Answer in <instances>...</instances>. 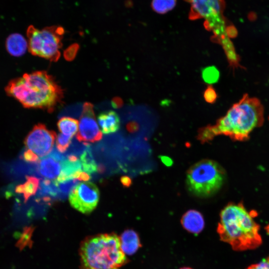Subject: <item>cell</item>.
I'll use <instances>...</instances> for the list:
<instances>
[{"instance_id":"1","label":"cell","mask_w":269,"mask_h":269,"mask_svg":"<svg viewBox=\"0 0 269 269\" xmlns=\"http://www.w3.org/2000/svg\"><path fill=\"white\" fill-rule=\"evenodd\" d=\"M264 112L260 101L245 94L215 125L203 130L199 138L205 141L218 135H225L233 140H245L253 130L262 125Z\"/></svg>"},{"instance_id":"2","label":"cell","mask_w":269,"mask_h":269,"mask_svg":"<svg viewBox=\"0 0 269 269\" xmlns=\"http://www.w3.org/2000/svg\"><path fill=\"white\" fill-rule=\"evenodd\" d=\"M5 91L26 108L41 109L49 112H53L63 98L61 87L45 71L25 73L13 79Z\"/></svg>"},{"instance_id":"3","label":"cell","mask_w":269,"mask_h":269,"mask_svg":"<svg viewBox=\"0 0 269 269\" xmlns=\"http://www.w3.org/2000/svg\"><path fill=\"white\" fill-rule=\"evenodd\" d=\"M217 232L236 251L254 249L262 243L259 226L241 204H230L221 211Z\"/></svg>"},{"instance_id":"4","label":"cell","mask_w":269,"mask_h":269,"mask_svg":"<svg viewBox=\"0 0 269 269\" xmlns=\"http://www.w3.org/2000/svg\"><path fill=\"white\" fill-rule=\"evenodd\" d=\"M80 255L84 269H118L127 261L120 237L113 233L87 238L82 243Z\"/></svg>"},{"instance_id":"5","label":"cell","mask_w":269,"mask_h":269,"mask_svg":"<svg viewBox=\"0 0 269 269\" xmlns=\"http://www.w3.org/2000/svg\"><path fill=\"white\" fill-rule=\"evenodd\" d=\"M225 178V171L218 163L205 159L195 163L188 170L186 184L193 195L208 197L221 189Z\"/></svg>"},{"instance_id":"6","label":"cell","mask_w":269,"mask_h":269,"mask_svg":"<svg viewBox=\"0 0 269 269\" xmlns=\"http://www.w3.org/2000/svg\"><path fill=\"white\" fill-rule=\"evenodd\" d=\"M184 0L190 5L189 19H204L205 28L212 31L223 44L230 41L228 37V30L231 26H226L223 15L225 7L223 0Z\"/></svg>"},{"instance_id":"7","label":"cell","mask_w":269,"mask_h":269,"mask_svg":"<svg viewBox=\"0 0 269 269\" xmlns=\"http://www.w3.org/2000/svg\"><path fill=\"white\" fill-rule=\"evenodd\" d=\"M64 33L60 26H47L40 30L29 25L26 30L28 49L34 56L56 62L60 56Z\"/></svg>"},{"instance_id":"8","label":"cell","mask_w":269,"mask_h":269,"mask_svg":"<svg viewBox=\"0 0 269 269\" xmlns=\"http://www.w3.org/2000/svg\"><path fill=\"white\" fill-rule=\"evenodd\" d=\"M100 198L98 188L93 183H79L69 194L70 205L83 214H89L97 207Z\"/></svg>"},{"instance_id":"9","label":"cell","mask_w":269,"mask_h":269,"mask_svg":"<svg viewBox=\"0 0 269 269\" xmlns=\"http://www.w3.org/2000/svg\"><path fill=\"white\" fill-rule=\"evenodd\" d=\"M56 134L47 129L42 124L35 125L24 140L27 149H29L38 157L46 156L52 150Z\"/></svg>"},{"instance_id":"10","label":"cell","mask_w":269,"mask_h":269,"mask_svg":"<svg viewBox=\"0 0 269 269\" xmlns=\"http://www.w3.org/2000/svg\"><path fill=\"white\" fill-rule=\"evenodd\" d=\"M76 137L79 141L90 142L98 141L102 137L96 120L93 105L90 103L86 102L83 105Z\"/></svg>"},{"instance_id":"11","label":"cell","mask_w":269,"mask_h":269,"mask_svg":"<svg viewBox=\"0 0 269 269\" xmlns=\"http://www.w3.org/2000/svg\"><path fill=\"white\" fill-rule=\"evenodd\" d=\"M61 162L49 154L42 157L38 161L39 174L47 179H55L60 174Z\"/></svg>"},{"instance_id":"12","label":"cell","mask_w":269,"mask_h":269,"mask_svg":"<svg viewBox=\"0 0 269 269\" xmlns=\"http://www.w3.org/2000/svg\"><path fill=\"white\" fill-rule=\"evenodd\" d=\"M98 122L104 134L116 132L120 127V119L116 112L108 111L101 113L98 116Z\"/></svg>"},{"instance_id":"13","label":"cell","mask_w":269,"mask_h":269,"mask_svg":"<svg viewBox=\"0 0 269 269\" xmlns=\"http://www.w3.org/2000/svg\"><path fill=\"white\" fill-rule=\"evenodd\" d=\"M181 224L188 231L193 234L201 232L204 227V220L202 214L195 210L186 212L182 216Z\"/></svg>"},{"instance_id":"14","label":"cell","mask_w":269,"mask_h":269,"mask_svg":"<svg viewBox=\"0 0 269 269\" xmlns=\"http://www.w3.org/2000/svg\"><path fill=\"white\" fill-rule=\"evenodd\" d=\"M80 160H70L68 158L61 162V171L60 175L55 179L57 182L77 179L82 171Z\"/></svg>"},{"instance_id":"15","label":"cell","mask_w":269,"mask_h":269,"mask_svg":"<svg viewBox=\"0 0 269 269\" xmlns=\"http://www.w3.org/2000/svg\"><path fill=\"white\" fill-rule=\"evenodd\" d=\"M5 46L6 50L10 55L18 57L26 52L28 42L20 34L12 33L7 37Z\"/></svg>"},{"instance_id":"16","label":"cell","mask_w":269,"mask_h":269,"mask_svg":"<svg viewBox=\"0 0 269 269\" xmlns=\"http://www.w3.org/2000/svg\"><path fill=\"white\" fill-rule=\"evenodd\" d=\"M121 249L125 255H132L140 247L137 234L132 230L124 231L120 237Z\"/></svg>"},{"instance_id":"17","label":"cell","mask_w":269,"mask_h":269,"mask_svg":"<svg viewBox=\"0 0 269 269\" xmlns=\"http://www.w3.org/2000/svg\"><path fill=\"white\" fill-rule=\"evenodd\" d=\"M80 161L83 170L89 174L104 170L102 166H98L93 157L91 149L89 144L80 156Z\"/></svg>"},{"instance_id":"18","label":"cell","mask_w":269,"mask_h":269,"mask_svg":"<svg viewBox=\"0 0 269 269\" xmlns=\"http://www.w3.org/2000/svg\"><path fill=\"white\" fill-rule=\"evenodd\" d=\"M39 180L35 177L26 176V181L22 184L17 185L15 189V192L22 193L24 202H26L32 196L35 194L39 187Z\"/></svg>"},{"instance_id":"19","label":"cell","mask_w":269,"mask_h":269,"mask_svg":"<svg viewBox=\"0 0 269 269\" xmlns=\"http://www.w3.org/2000/svg\"><path fill=\"white\" fill-rule=\"evenodd\" d=\"M38 195L46 202L50 201L51 198H60V191L54 180L46 179L41 181Z\"/></svg>"},{"instance_id":"20","label":"cell","mask_w":269,"mask_h":269,"mask_svg":"<svg viewBox=\"0 0 269 269\" xmlns=\"http://www.w3.org/2000/svg\"><path fill=\"white\" fill-rule=\"evenodd\" d=\"M78 126L79 122L71 117L61 118L57 123L58 128L61 134L72 138L78 131Z\"/></svg>"},{"instance_id":"21","label":"cell","mask_w":269,"mask_h":269,"mask_svg":"<svg viewBox=\"0 0 269 269\" xmlns=\"http://www.w3.org/2000/svg\"><path fill=\"white\" fill-rule=\"evenodd\" d=\"M177 0H152L151 6L158 14H165L172 10L176 5Z\"/></svg>"},{"instance_id":"22","label":"cell","mask_w":269,"mask_h":269,"mask_svg":"<svg viewBox=\"0 0 269 269\" xmlns=\"http://www.w3.org/2000/svg\"><path fill=\"white\" fill-rule=\"evenodd\" d=\"M79 181L77 179H72L61 182H57L54 180L60 191V198L66 197L79 183Z\"/></svg>"},{"instance_id":"23","label":"cell","mask_w":269,"mask_h":269,"mask_svg":"<svg viewBox=\"0 0 269 269\" xmlns=\"http://www.w3.org/2000/svg\"><path fill=\"white\" fill-rule=\"evenodd\" d=\"M202 76L204 81L208 84L216 83L219 78V72L214 66L205 68L202 71Z\"/></svg>"},{"instance_id":"24","label":"cell","mask_w":269,"mask_h":269,"mask_svg":"<svg viewBox=\"0 0 269 269\" xmlns=\"http://www.w3.org/2000/svg\"><path fill=\"white\" fill-rule=\"evenodd\" d=\"M72 137L62 134H58L56 139V147L60 152H65L71 142Z\"/></svg>"},{"instance_id":"25","label":"cell","mask_w":269,"mask_h":269,"mask_svg":"<svg viewBox=\"0 0 269 269\" xmlns=\"http://www.w3.org/2000/svg\"><path fill=\"white\" fill-rule=\"evenodd\" d=\"M217 94L212 86H209L205 90L204 97L205 101L209 103H214L217 99Z\"/></svg>"},{"instance_id":"26","label":"cell","mask_w":269,"mask_h":269,"mask_svg":"<svg viewBox=\"0 0 269 269\" xmlns=\"http://www.w3.org/2000/svg\"><path fill=\"white\" fill-rule=\"evenodd\" d=\"M25 161L29 162H35L38 161V156L29 149L24 151L23 155Z\"/></svg>"},{"instance_id":"27","label":"cell","mask_w":269,"mask_h":269,"mask_svg":"<svg viewBox=\"0 0 269 269\" xmlns=\"http://www.w3.org/2000/svg\"><path fill=\"white\" fill-rule=\"evenodd\" d=\"M247 269H269V259H263L257 264L250 266Z\"/></svg>"},{"instance_id":"28","label":"cell","mask_w":269,"mask_h":269,"mask_svg":"<svg viewBox=\"0 0 269 269\" xmlns=\"http://www.w3.org/2000/svg\"><path fill=\"white\" fill-rule=\"evenodd\" d=\"M90 178V174L85 172H81L77 179L81 181H88Z\"/></svg>"},{"instance_id":"29","label":"cell","mask_w":269,"mask_h":269,"mask_svg":"<svg viewBox=\"0 0 269 269\" xmlns=\"http://www.w3.org/2000/svg\"><path fill=\"white\" fill-rule=\"evenodd\" d=\"M121 182L124 185H129L130 183V179L127 177H124L121 178Z\"/></svg>"},{"instance_id":"30","label":"cell","mask_w":269,"mask_h":269,"mask_svg":"<svg viewBox=\"0 0 269 269\" xmlns=\"http://www.w3.org/2000/svg\"><path fill=\"white\" fill-rule=\"evenodd\" d=\"M180 269H190L189 268H181Z\"/></svg>"}]
</instances>
